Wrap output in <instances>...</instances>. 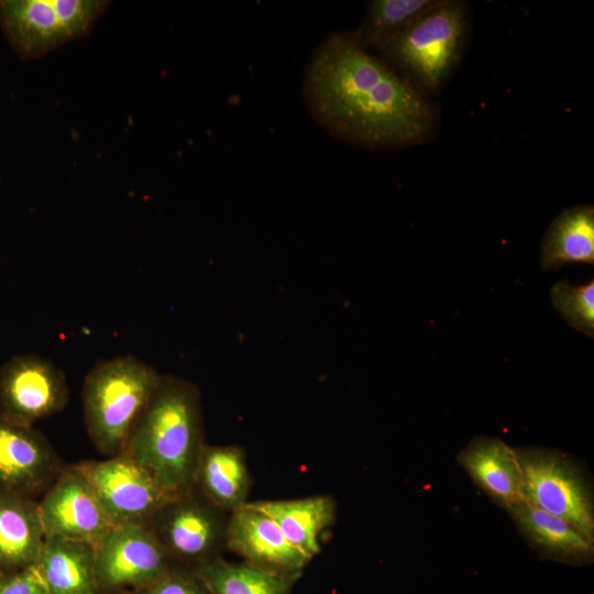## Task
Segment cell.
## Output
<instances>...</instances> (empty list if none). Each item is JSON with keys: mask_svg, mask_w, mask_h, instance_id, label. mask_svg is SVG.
<instances>
[{"mask_svg": "<svg viewBox=\"0 0 594 594\" xmlns=\"http://www.w3.org/2000/svg\"><path fill=\"white\" fill-rule=\"evenodd\" d=\"M312 119L329 134L370 150L424 142L436 125L427 95L358 42L354 31L329 33L312 52L301 81Z\"/></svg>", "mask_w": 594, "mask_h": 594, "instance_id": "6da1fadb", "label": "cell"}, {"mask_svg": "<svg viewBox=\"0 0 594 594\" xmlns=\"http://www.w3.org/2000/svg\"><path fill=\"white\" fill-rule=\"evenodd\" d=\"M205 444L198 387L182 377L162 375L122 452L177 495L194 487Z\"/></svg>", "mask_w": 594, "mask_h": 594, "instance_id": "7a4b0ae2", "label": "cell"}, {"mask_svg": "<svg viewBox=\"0 0 594 594\" xmlns=\"http://www.w3.org/2000/svg\"><path fill=\"white\" fill-rule=\"evenodd\" d=\"M162 375L131 355L101 361L87 373L81 392L84 421L96 449L122 452Z\"/></svg>", "mask_w": 594, "mask_h": 594, "instance_id": "3957f363", "label": "cell"}, {"mask_svg": "<svg viewBox=\"0 0 594 594\" xmlns=\"http://www.w3.org/2000/svg\"><path fill=\"white\" fill-rule=\"evenodd\" d=\"M469 33L466 3L437 0L378 53L425 94L438 90L463 53Z\"/></svg>", "mask_w": 594, "mask_h": 594, "instance_id": "277c9868", "label": "cell"}, {"mask_svg": "<svg viewBox=\"0 0 594 594\" xmlns=\"http://www.w3.org/2000/svg\"><path fill=\"white\" fill-rule=\"evenodd\" d=\"M514 450L521 471L522 499L570 521L594 540V491L586 466L558 449Z\"/></svg>", "mask_w": 594, "mask_h": 594, "instance_id": "5b68a950", "label": "cell"}, {"mask_svg": "<svg viewBox=\"0 0 594 594\" xmlns=\"http://www.w3.org/2000/svg\"><path fill=\"white\" fill-rule=\"evenodd\" d=\"M111 4L103 0H0V26L22 59L86 36Z\"/></svg>", "mask_w": 594, "mask_h": 594, "instance_id": "8992f818", "label": "cell"}, {"mask_svg": "<svg viewBox=\"0 0 594 594\" xmlns=\"http://www.w3.org/2000/svg\"><path fill=\"white\" fill-rule=\"evenodd\" d=\"M229 514L194 487L174 495L153 516L148 527L174 566L193 571L222 557L227 549Z\"/></svg>", "mask_w": 594, "mask_h": 594, "instance_id": "52a82bcc", "label": "cell"}, {"mask_svg": "<svg viewBox=\"0 0 594 594\" xmlns=\"http://www.w3.org/2000/svg\"><path fill=\"white\" fill-rule=\"evenodd\" d=\"M85 475L113 525H148L174 494L124 452L75 464Z\"/></svg>", "mask_w": 594, "mask_h": 594, "instance_id": "ba28073f", "label": "cell"}, {"mask_svg": "<svg viewBox=\"0 0 594 594\" xmlns=\"http://www.w3.org/2000/svg\"><path fill=\"white\" fill-rule=\"evenodd\" d=\"M92 549L101 594L138 593L174 566L148 525H113Z\"/></svg>", "mask_w": 594, "mask_h": 594, "instance_id": "9c48e42d", "label": "cell"}, {"mask_svg": "<svg viewBox=\"0 0 594 594\" xmlns=\"http://www.w3.org/2000/svg\"><path fill=\"white\" fill-rule=\"evenodd\" d=\"M68 398L66 375L51 360L21 354L0 366V415L15 424L33 427L63 410Z\"/></svg>", "mask_w": 594, "mask_h": 594, "instance_id": "30bf717a", "label": "cell"}, {"mask_svg": "<svg viewBox=\"0 0 594 594\" xmlns=\"http://www.w3.org/2000/svg\"><path fill=\"white\" fill-rule=\"evenodd\" d=\"M37 504L46 536L94 546L113 526L91 485L75 464L63 466Z\"/></svg>", "mask_w": 594, "mask_h": 594, "instance_id": "8fae6325", "label": "cell"}, {"mask_svg": "<svg viewBox=\"0 0 594 594\" xmlns=\"http://www.w3.org/2000/svg\"><path fill=\"white\" fill-rule=\"evenodd\" d=\"M62 469L40 431L0 415V491L34 497L47 491Z\"/></svg>", "mask_w": 594, "mask_h": 594, "instance_id": "7c38bea8", "label": "cell"}, {"mask_svg": "<svg viewBox=\"0 0 594 594\" xmlns=\"http://www.w3.org/2000/svg\"><path fill=\"white\" fill-rule=\"evenodd\" d=\"M226 547L262 570L301 576L310 562L266 513L248 502L229 515Z\"/></svg>", "mask_w": 594, "mask_h": 594, "instance_id": "4fadbf2b", "label": "cell"}, {"mask_svg": "<svg viewBox=\"0 0 594 594\" xmlns=\"http://www.w3.org/2000/svg\"><path fill=\"white\" fill-rule=\"evenodd\" d=\"M519 535L543 560L573 566L594 561V540L570 521L521 501L507 509Z\"/></svg>", "mask_w": 594, "mask_h": 594, "instance_id": "5bb4252c", "label": "cell"}, {"mask_svg": "<svg viewBox=\"0 0 594 594\" xmlns=\"http://www.w3.org/2000/svg\"><path fill=\"white\" fill-rule=\"evenodd\" d=\"M473 483L498 507L507 510L524 501L521 471L514 448L499 438L477 436L457 454Z\"/></svg>", "mask_w": 594, "mask_h": 594, "instance_id": "9a60e30c", "label": "cell"}, {"mask_svg": "<svg viewBox=\"0 0 594 594\" xmlns=\"http://www.w3.org/2000/svg\"><path fill=\"white\" fill-rule=\"evenodd\" d=\"M252 479L245 451L235 444H205L194 480L209 503L226 514L248 503Z\"/></svg>", "mask_w": 594, "mask_h": 594, "instance_id": "2e32d148", "label": "cell"}, {"mask_svg": "<svg viewBox=\"0 0 594 594\" xmlns=\"http://www.w3.org/2000/svg\"><path fill=\"white\" fill-rule=\"evenodd\" d=\"M46 534L37 502L0 491V569L3 573L35 563Z\"/></svg>", "mask_w": 594, "mask_h": 594, "instance_id": "e0dca14e", "label": "cell"}, {"mask_svg": "<svg viewBox=\"0 0 594 594\" xmlns=\"http://www.w3.org/2000/svg\"><path fill=\"white\" fill-rule=\"evenodd\" d=\"M277 524L290 544L310 561L320 552V537L337 517L330 495L251 502Z\"/></svg>", "mask_w": 594, "mask_h": 594, "instance_id": "ac0fdd59", "label": "cell"}, {"mask_svg": "<svg viewBox=\"0 0 594 594\" xmlns=\"http://www.w3.org/2000/svg\"><path fill=\"white\" fill-rule=\"evenodd\" d=\"M33 565L48 594H101L88 543L46 536Z\"/></svg>", "mask_w": 594, "mask_h": 594, "instance_id": "d6986e66", "label": "cell"}, {"mask_svg": "<svg viewBox=\"0 0 594 594\" xmlns=\"http://www.w3.org/2000/svg\"><path fill=\"white\" fill-rule=\"evenodd\" d=\"M574 263H594V208L590 205L563 210L553 219L542 239V270H558Z\"/></svg>", "mask_w": 594, "mask_h": 594, "instance_id": "ffe728a7", "label": "cell"}, {"mask_svg": "<svg viewBox=\"0 0 594 594\" xmlns=\"http://www.w3.org/2000/svg\"><path fill=\"white\" fill-rule=\"evenodd\" d=\"M191 572L211 594H290L299 576L283 575L219 557Z\"/></svg>", "mask_w": 594, "mask_h": 594, "instance_id": "44dd1931", "label": "cell"}, {"mask_svg": "<svg viewBox=\"0 0 594 594\" xmlns=\"http://www.w3.org/2000/svg\"><path fill=\"white\" fill-rule=\"evenodd\" d=\"M437 0H373L367 3L361 26L354 31L360 45L380 51L400 34Z\"/></svg>", "mask_w": 594, "mask_h": 594, "instance_id": "7402d4cb", "label": "cell"}, {"mask_svg": "<svg viewBox=\"0 0 594 594\" xmlns=\"http://www.w3.org/2000/svg\"><path fill=\"white\" fill-rule=\"evenodd\" d=\"M550 297L565 322L588 338L594 337V280L573 285L568 279L556 283Z\"/></svg>", "mask_w": 594, "mask_h": 594, "instance_id": "603a6c76", "label": "cell"}, {"mask_svg": "<svg viewBox=\"0 0 594 594\" xmlns=\"http://www.w3.org/2000/svg\"><path fill=\"white\" fill-rule=\"evenodd\" d=\"M135 594H211L189 570L173 566L157 581Z\"/></svg>", "mask_w": 594, "mask_h": 594, "instance_id": "cb8c5ba5", "label": "cell"}, {"mask_svg": "<svg viewBox=\"0 0 594 594\" xmlns=\"http://www.w3.org/2000/svg\"><path fill=\"white\" fill-rule=\"evenodd\" d=\"M0 594H48L34 565L0 575Z\"/></svg>", "mask_w": 594, "mask_h": 594, "instance_id": "d4e9b609", "label": "cell"}, {"mask_svg": "<svg viewBox=\"0 0 594 594\" xmlns=\"http://www.w3.org/2000/svg\"><path fill=\"white\" fill-rule=\"evenodd\" d=\"M103 594H135V593L130 592V591H116V592H109V593H103Z\"/></svg>", "mask_w": 594, "mask_h": 594, "instance_id": "484cf974", "label": "cell"}, {"mask_svg": "<svg viewBox=\"0 0 594 594\" xmlns=\"http://www.w3.org/2000/svg\"><path fill=\"white\" fill-rule=\"evenodd\" d=\"M2 573H3V572H2L1 569H0V575H1Z\"/></svg>", "mask_w": 594, "mask_h": 594, "instance_id": "4316f807", "label": "cell"}]
</instances>
